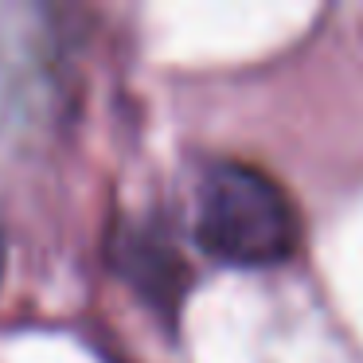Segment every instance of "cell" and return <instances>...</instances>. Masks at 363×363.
I'll list each match as a JSON object with an SVG mask.
<instances>
[{
	"mask_svg": "<svg viewBox=\"0 0 363 363\" xmlns=\"http://www.w3.org/2000/svg\"><path fill=\"white\" fill-rule=\"evenodd\" d=\"M196 242L223 266L262 269L293 258L301 223L269 172L246 160H215L196 188Z\"/></svg>",
	"mask_w": 363,
	"mask_h": 363,
	"instance_id": "obj_1",
	"label": "cell"
},
{
	"mask_svg": "<svg viewBox=\"0 0 363 363\" xmlns=\"http://www.w3.org/2000/svg\"><path fill=\"white\" fill-rule=\"evenodd\" d=\"M110 254L118 262L121 277L152 308H160L164 316L180 308V297L188 289V266L176 254V246L164 238V230L149 227V223H125Z\"/></svg>",
	"mask_w": 363,
	"mask_h": 363,
	"instance_id": "obj_2",
	"label": "cell"
},
{
	"mask_svg": "<svg viewBox=\"0 0 363 363\" xmlns=\"http://www.w3.org/2000/svg\"><path fill=\"white\" fill-rule=\"evenodd\" d=\"M43 90V40L32 28H0V121H32Z\"/></svg>",
	"mask_w": 363,
	"mask_h": 363,
	"instance_id": "obj_3",
	"label": "cell"
},
{
	"mask_svg": "<svg viewBox=\"0 0 363 363\" xmlns=\"http://www.w3.org/2000/svg\"><path fill=\"white\" fill-rule=\"evenodd\" d=\"M0 269H4V238H0Z\"/></svg>",
	"mask_w": 363,
	"mask_h": 363,
	"instance_id": "obj_4",
	"label": "cell"
}]
</instances>
